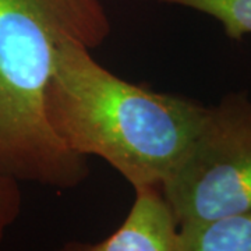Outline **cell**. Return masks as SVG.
I'll list each match as a JSON object with an SVG mask.
<instances>
[{
    "label": "cell",
    "instance_id": "1",
    "mask_svg": "<svg viewBox=\"0 0 251 251\" xmlns=\"http://www.w3.org/2000/svg\"><path fill=\"white\" fill-rule=\"evenodd\" d=\"M205 112L194 99L123 80L74 39L56 50L45 92L50 128L66 148L102 158L134 188L161 187Z\"/></svg>",
    "mask_w": 251,
    "mask_h": 251
},
{
    "label": "cell",
    "instance_id": "2",
    "mask_svg": "<svg viewBox=\"0 0 251 251\" xmlns=\"http://www.w3.org/2000/svg\"><path fill=\"white\" fill-rule=\"evenodd\" d=\"M110 31L105 0H0V175L59 190L88 179V158L48 123L45 92L64 39L92 50Z\"/></svg>",
    "mask_w": 251,
    "mask_h": 251
},
{
    "label": "cell",
    "instance_id": "3",
    "mask_svg": "<svg viewBox=\"0 0 251 251\" xmlns=\"http://www.w3.org/2000/svg\"><path fill=\"white\" fill-rule=\"evenodd\" d=\"M179 225L251 209V99L229 92L161 184Z\"/></svg>",
    "mask_w": 251,
    "mask_h": 251
},
{
    "label": "cell",
    "instance_id": "4",
    "mask_svg": "<svg viewBox=\"0 0 251 251\" xmlns=\"http://www.w3.org/2000/svg\"><path fill=\"white\" fill-rule=\"evenodd\" d=\"M134 190V204L117 230L100 242L70 243L66 250L177 251L179 222L161 187Z\"/></svg>",
    "mask_w": 251,
    "mask_h": 251
},
{
    "label": "cell",
    "instance_id": "5",
    "mask_svg": "<svg viewBox=\"0 0 251 251\" xmlns=\"http://www.w3.org/2000/svg\"><path fill=\"white\" fill-rule=\"evenodd\" d=\"M177 251H251V209L179 225Z\"/></svg>",
    "mask_w": 251,
    "mask_h": 251
},
{
    "label": "cell",
    "instance_id": "6",
    "mask_svg": "<svg viewBox=\"0 0 251 251\" xmlns=\"http://www.w3.org/2000/svg\"><path fill=\"white\" fill-rule=\"evenodd\" d=\"M196 10L215 18L227 38L251 35V0H147Z\"/></svg>",
    "mask_w": 251,
    "mask_h": 251
},
{
    "label": "cell",
    "instance_id": "7",
    "mask_svg": "<svg viewBox=\"0 0 251 251\" xmlns=\"http://www.w3.org/2000/svg\"><path fill=\"white\" fill-rule=\"evenodd\" d=\"M21 204L20 181L0 175V243L6 237L7 230L16 224L21 212Z\"/></svg>",
    "mask_w": 251,
    "mask_h": 251
}]
</instances>
